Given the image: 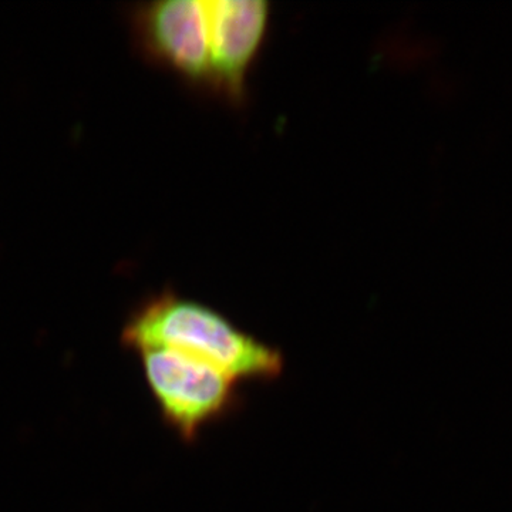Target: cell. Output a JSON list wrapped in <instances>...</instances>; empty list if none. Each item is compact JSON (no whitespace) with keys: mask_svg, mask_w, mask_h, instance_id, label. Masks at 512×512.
Masks as SVG:
<instances>
[{"mask_svg":"<svg viewBox=\"0 0 512 512\" xmlns=\"http://www.w3.org/2000/svg\"><path fill=\"white\" fill-rule=\"evenodd\" d=\"M127 348L177 350L242 383H271L285 372L282 350L239 329L210 306L173 292L151 299L123 330Z\"/></svg>","mask_w":512,"mask_h":512,"instance_id":"6da1fadb","label":"cell"},{"mask_svg":"<svg viewBox=\"0 0 512 512\" xmlns=\"http://www.w3.org/2000/svg\"><path fill=\"white\" fill-rule=\"evenodd\" d=\"M138 355L164 423L184 443H195L207 427L241 410V384L215 367L171 349Z\"/></svg>","mask_w":512,"mask_h":512,"instance_id":"7a4b0ae2","label":"cell"},{"mask_svg":"<svg viewBox=\"0 0 512 512\" xmlns=\"http://www.w3.org/2000/svg\"><path fill=\"white\" fill-rule=\"evenodd\" d=\"M210 36V84L241 100L249 69L268 30L271 6L265 0H205Z\"/></svg>","mask_w":512,"mask_h":512,"instance_id":"3957f363","label":"cell"},{"mask_svg":"<svg viewBox=\"0 0 512 512\" xmlns=\"http://www.w3.org/2000/svg\"><path fill=\"white\" fill-rule=\"evenodd\" d=\"M151 52L192 82L210 84V36L205 0H165L144 12Z\"/></svg>","mask_w":512,"mask_h":512,"instance_id":"277c9868","label":"cell"}]
</instances>
